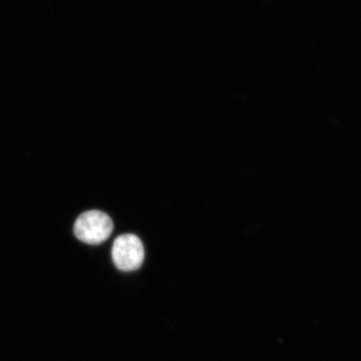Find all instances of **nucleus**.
Segmentation results:
<instances>
[{
	"mask_svg": "<svg viewBox=\"0 0 361 361\" xmlns=\"http://www.w3.org/2000/svg\"><path fill=\"white\" fill-rule=\"evenodd\" d=\"M114 230L110 216L101 211H87L78 218L73 227L75 237L90 245L103 243Z\"/></svg>",
	"mask_w": 361,
	"mask_h": 361,
	"instance_id": "obj_1",
	"label": "nucleus"
},
{
	"mask_svg": "<svg viewBox=\"0 0 361 361\" xmlns=\"http://www.w3.org/2000/svg\"><path fill=\"white\" fill-rule=\"evenodd\" d=\"M111 257L118 269L125 272L139 269L145 258L141 239L133 234L118 236L114 242Z\"/></svg>",
	"mask_w": 361,
	"mask_h": 361,
	"instance_id": "obj_2",
	"label": "nucleus"
}]
</instances>
